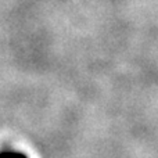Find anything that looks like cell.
I'll return each mask as SVG.
<instances>
[{
    "label": "cell",
    "mask_w": 158,
    "mask_h": 158,
    "mask_svg": "<svg viewBox=\"0 0 158 158\" xmlns=\"http://www.w3.org/2000/svg\"><path fill=\"white\" fill-rule=\"evenodd\" d=\"M0 158H29V157L18 150H4L0 151Z\"/></svg>",
    "instance_id": "obj_1"
}]
</instances>
